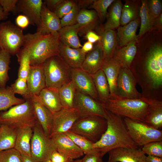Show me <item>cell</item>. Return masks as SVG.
<instances>
[{
  "mask_svg": "<svg viewBox=\"0 0 162 162\" xmlns=\"http://www.w3.org/2000/svg\"><path fill=\"white\" fill-rule=\"evenodd\" d=\"M107 114L106 129L100 139L93 143V148L103 157L114 148H138L131 137L122 118L108 111Z\"/></svg>",
  "mask_w": 162,
  "mask_h": 162,
  "instance_id": "1",
  "label": "cell"
},
{
  "mask_svg": "<svg viewBox=\"0 0 162 162\" xmlns=\"http://www.w3.org/2000/svg\"><path fill=\"white\" fill-rule=\"evenodd\" d=\"M60 42L58 32L43 34L36 32L25 34L22 47L29 54L30 65H38L59 54Z\"/></svg>",
  "mask_w": 162,
  "mask_h": 162,
  "instance_id": "2",
  "label": "cell"
},
{
  "mask_svg": "<svg viewBox=\"0 0 162 162\" xmlns=\"http://www.w3.org/2000/svg\"><path fill=\"white\" fill-rule=\"evenodd\" d=\"M142 97L137 99L110 98L104 105L107 111L122 118L144 122L148 104Z\"/></svg>",
  "mask_w": 162,
  "mask_h": 162,
  "instance_id": "3",
  "label": "cell"
},
{
  "mask_svg": "<svg viewBox=\"0 0 162 162\" xmlns=\"http://www.w3.org/2000/svg\"><path fill=\"white\" fill-rule=\"evenodd\" d=\"M0 113V124L15 129L26 127L33 128L37 122L30 99Z\"/></svg>",
  "mask_w": 162,
  "mask_h": 162,
  "instance_id": "4",
  "label": "cell"
},
{
  "mask_svg": "<svg viewBox=\"0 0 162 162\" xmlns=\"http://www.w3.org/2000/svg\"><path fill=\"white\" fill-rule=\"evenodd\" d=\"M71 69L59 54L48 59L44 63L46 87L58 88L70 81Z\"/></svg>",
  "mask_w": 162,
  "mask_h": 162,
  "instance_id": "5",
  "label": "cell"
},
{
  "mask_svg": "<svg viewBox=\"0 0 162 162\" xmlns=\"http://www.w3.org/2000/svg\"><path fill=\"white\" fill-rule=\"evenodd\" d=\"M107 127L106 119L98 116H89L79 118L69 131L94 143L100 139Z\"/></svg>",
  "mask_w": 162,
  "mask_h": 162,
  "instance_id": "6",
  "label": "cell"
},
{
  "mask_svg": "<svg viewBox=\"0 0 162 162\" xmlns=\"http://www.w3.org/2000/svg\"><path fill=\"white\" fill-rule=\"evenodd\" d=\"M123 119L131 137L138 147L152 142L162 141L161 130L155 129L144 122L127 118Z\"/></svg>",
  "mask_w": 162,
  "mask_h": 162,
  "instance_id": "7",
  "label": "cell"
},
{
  "mask_svg": "<svg viewBox=\"0 0 162 162\" xmlns=\"http://www.w3.org/2000/svg\"><path fill=\"white\" fill-rule=\"evenodd\" d=\"M31 141V157L39 162H45L50 159L52 153L57 150L52 139L45 133L37 122L33 128Z\"/></svg>",
  "mask_w": 162,
  "mask_h": 162,
  "instance_id": "8",
  "label": "cell"
},
{
  "mask_svg": "<svg viewBox=\"0 0 162 162\" xmlns=\"http://www.w3.org/2000/svg\"><path fill=\"white\" fill-rule=\"evenodd\" d=\"M25 34L22 30L10 21L0 23V48L10 55H16L23 47Z\"/></svg>",
  "mask_w": 162,
  "mask_h": 162,
  "instance_id": "9",
  "label": "cell"
},
{
  "mask_svg": "<svg viewBox=\"0 0 162 162\" xmlns=\"http://www.w3.org/2000/svg\"><path fill=\"white\" fill-rule=\"evenodd\" d=\"M73 108L78 112L80 117L98 116L106 119L107 117V111L104 104L76 91L74 100Z\"/></svg>",
  "mask_w": 162,
  "mask_h": 162,
  "instance_id": "10",
  "label": "cell"
},
{
  "mask_svg": "<svg viewBox=\"0 0 162 162\" xmlns=\"http://www.w3.org/2000/svg\"><path fill=\"white\" fill-rule=\"evenodd\" d=\"M146 73L151 86L154 88L162 85V47L155 45L149 51L145 64Z\"/></svg>",
  "mask_w": 162,
  "mask_h": 162,
  "instance_id": "11",
  "label": "cell"
},
{
  "mask_svg": "<svg viewBox=\"0 0 162 162\" xmlns=\"http://www.w3.org/2000/svg\"><path fill=\"white\" fill-rule=\"evenodd\" d=\"M136 80L130 69L121 68L117 84V97L137 99L142 97L136 88Z\"/></svg>",
  "mask_w": 162,
  "mask_h": 162,
  "instance_id": "12",
  "label": "cell"
},
{
  "mask_svg": "<svg viewBox=\"0 0 162 162\" xmlns=\"http://www.w3.org/2000/svg\"><path fill=\"white\" fill-rule=\"evenodd\" d=\"M80 117L79 114L74 108L63 107L53 114V124L50 137L69 131Z\"/></svg>",
  "mask_w": 162,
  "mask_h": 162,
  "instance_id": "13",
  "label": "cell"
},
{
  "mask_svg": "<svg viewBox=\"0 0 162 162\" xmlns=\"http://www.w3.org/2000/svg\"><path fill=\"white\" fill-rule=\"evenodd\" d=\"M71 80L76 91L99 100L92 75L80 68H71Z\"/></svg>",
  "mask_w": 162,
  "mask_h": 162,
  "instance_id": "14",
  "label": "cell"
},
{
  "mask_svg": "<svg viewBox=\"0 0 162 162\" xmlns=\"http://www.w3.org/2000/svg\"><path fill=\"white\" fill-rule=\"evenodd\" d=\"M108 153L107 162H147L146 156L139 148H118Z\"/></svg>",
  "mask_w": 162,
  "mask_h": 162,
  "instance_id": "15",
  "label": "cell"
},
{
  "mask_svg": "<svg viewBox=\"0 0 162 162\" xmlns=\"http://www.w3.org/2000/svg\"><path fill=\"white\" fill-rule=\"evenodd\" d=\"M29 99L37 122L46 134L50 137L52 127L53 114L37 99L35 95L31 96Z\"/></svg>",
  "mask_w": 162,
  "mask_h": 162,
  "instance_id": "16",
  "label": "cell"
},
{
  "mask_svg": "<svg viewBox=\"0 0 162 162\" xmlns=\"http://www.w3.org/2000/svg\"><path fill=\"white\" fill-rule=\"evenodd\" d=\"M27 82L29 95L28 99L31 96L38 95L41 91L46 87L44 64L30 66Z\"/></svg>",
  "mask_w": 162,
  "mask_h": 162,
  "instance_id": "17",
  "label": "cell"
},
{
  "mask_svg": "<svg viewBox=\"0 0 162 162\" xmlns=\"http://www.w3.org/2000/svg\"><path fill=\"white\" fill-rule=\"evenodd\" d=\"M51 138L57 151L67 157L73 160L83 155L82 150L65 133L56 135Z\"/></svg>",
  "mask_w": 162,
  "mask_h": 162,
  "instance_id": "18",
  "label": "cell"
},
{
  "mask_svg": "<svg viewBox=\"0 0 162 162\" xmlns=\"http://www.w3.org/2000/svg\"><path fill=\"white\" fill-rule=\"evenodd\" d=\"M43 2L41 0H18L16 6L18 13L27 16L30 24L38 27Z\"/></svg>",
  "mask_w": 162,
  "mask_h": 162,
  "instance_id": "19",
  "label": "cell"
},
{
  "mask_svg": "<svg viewBox=\"0 0 162 162\" xmlns=\"http://www.w3.org/2000/svg\"><path fill=\"white\" fill-rule=\"evenodd\" d=\"M62 28L60 19L46 7L43 2L40 15V23L36 32L43 34L58 32Z\"/></svg>",
  "mask_w": 162,
  "mask_h": 162,
  "instance_id": "20",
  "label": "cell"
},
{
  "mask_svg": "<svg viewBox=\"0 0 162 162\" xmlns=\"http://www.w3.org/2000/svg\"><path fill=\"white\" fill-rule=\"evenodd\" d=\"M104 60L101 46L98 41L93 49L86 54L80 68L92 75L101 69Z\"/></svg>",
  "mask_w": 162,
  "mask_h": 162,
  "instance_id": "21",
  "label": "cell"
},
{
  "mask_svg": "<svg viewBox=\"0 0 162 162\" xmlns=\"http://www.w3.org/2000/svg\"><path fill=\"white\" fill-rule=\"evenodd\" d=\"M148 104L144 122L157 129L162 128V101L161 100L142 97Z\"/></svg>",
  "mask_w": 162,
  "mask_h": 162,
  "instance_id": "22",
  "label": "cell"
},
{
  "mask_svg": "<svg viewBox=\"0 0 162 162\" xmlns=\"http://www.w3.org/2000/svg\"><path fill=\"white\" fill-rule=\"evenodd\" d=\"M121 68L113 58L105 59L102 66L101 69L105 75L110 87V98L117 97V82Z\"/></svg>",
  "mask_w": 162,
  "mask_h": 162,
  "instance_id": "23",
  "label": "cell"
},
{
  "mask_svg": "<svg viewBox=\"0 0 162 162\" xmlns=\"http://www.w3.org/2000/svg\"><path fill=\"white\" fill-rule=\"evenodd\" d=\"M59 54L71 68H80L86 55L82 52L81 48H72L60 42Z\"/></svg>",
  "mask_w": 162,
  "mask_h": 162,
  "instance_id": "24",
  "label": "cell"
},
{
  "mask_svg": "<svg viewBox=\"0 0 162 162\" xmlns=\"http://www.w3.org/2000/svg\"><path fill=\"white\" fill-rule=\"evenodd\" d=\"M35 96L37 99L53 114L59 111L63 107L61 104L58 88L46 87L38 95Z\"/></svg>",
  "mask_w": 162,
  "mask_h": 162,
  "instance_id": "25",
  "label": "cell"
},
{
  "mask_svg": "<svg viewBox=\"0 0 162 162\" xmlns=\"http://www.w3.org/2000/svg\"><path fill=\"white\" fill-rule=\"evenodd\" d=\"M98 17L94 10H80L78 14L76 23L79 27L78 35L84 36L89 31L96 28L98 23Z\"/></svg>",
  "mask_w": 162,
  "mask_h": 162,
  "instance_id": "26",
  "label": "cell"
},
{
  "mask_svg": "<svg viewBox=\"0 0 162 162\" xmlns=\"http://www.w3.org/2000/svg\"><path fill=\"white\" fill-rule=\"evenodd\" d=\"M140 23L139 18L125 25L120 26L117 28V40L120 46L123 47L132 42H138V36L136 33Z\"/></svg>",
  "mask_w": 162,
  "mask_h": 162,
  "instance_id": "27",
  "label": "cell"
},
{
  "mask_svg": "<svg viewBox=\"0 0 162 162\" xmlns=\"http://www.w3.org/2000/svg\"><path fill=\"white\" fill-rule=\"evenodd\" d=\"M100 36L99 41L103 52L104 59L112 58L116 50L117 44L116 32L114 30L105 29L101 28L98 30Z\"/></svg>",
  "mask_w": 162,
  "mask_h": 162,
  "instance_id": "28",
  "label": "cell"
},
{
  "mask_svg": "<svg viewBox=\"0 0 162 162\" xmlns=\"http://www.w3.org/2000/svg\"><path fill=\"white\" fill-rule=\"evenodd\" d=\"M16 130V137L14 148L22 155L31 157V144L33 128L26 127Z\"/></svg>",
  "mask_w": 162,
  "mask_h": 162,
  "instance_id": "29",
  "label": "cell"
},
{
  "mask_svg": "<svg viewBox=\"0 0 162 162\" xmlns=\"http://www.w3.org/2000/svg\"><path fill=\"white\" fill-rule=\"evenodd\" d=\"M135 42H132L127 45L116 50L113 58L121 68L130 69L131 65L137 52Z\"/></svg>",
  "mask_w": 162,
  "mask_h": 162,
  "instance_id": "30",
  "label": "cell"
},
{
  "mask_svg": "<svg viewBox=\"0 0 162 162\" xmlns=\"http://www.w3.org/2000/svg\"><path fill=\"white\" fill-rule=\"evenodd\" d=\"M79 29L77 24L62 27L58 32L60 42L72 48L81 47L78 35Z\"/></svg>",
  "mask_w": 162,
  "mask_h": 162,
  "instance_id": "31",
  "label": "cell"
},
{
  "mask_svg": "<svg viewBox=\"0 0 162 162\" xmlns=\"http://www.w3.org/2000/svg\"><path fill=\"white\" fill-rule=\"evenodd\" d=\"M92 76L99 100L104 104L110 97V87L105 75L100 69Z\"/></svg>",
  "mask_w": 162,
  "mask_h": 162,
  "instance_id": "32",
  "label": "cell"
},
{
  "mask_svg": "<svg viewBox=\"0 0 162 162\" xmlns=\"http://www.w3.org/2000/svg\"><path fill=\"white\" fill-rule=\"evenodd\" d=\"M141 3L139 1L127 0L123 5L120 21V26L125 25L140 18Z\"/></svg>",
  "mask_w": 162,
  "mask_h": 162,
  "instance_id": "33",
  "label": "cell"
},
{
  "mask_svg": "<svg viewBox=\"0 0 162 162\" xmlns=\"http://www.w3.org/2000/svg\"><path fill=\"white\" fill-rule=\"evenodd\" d=\"M123 4L121 0H114L109 8L106 17V21L103 28L114 30L120 25Z\"/></svg>",
  "mask_w": 162,
  "mask_h": 162,
  "instance_id": "34",
  "label": "cell"
},
{
  "mask_svg": "<svg viewBox=\"0 0 162 162\" xmlns=\"http://www.w3.org/2000/svg\"><path fill=\"white\" fill-rule=\"evenodd\" d=\"M11 86L0 88V111L7 110L25 101L24 99L17 98Z\"/></svg>",
  "mask_w": 162,
  "mask_h": 162,
  "instance_id": "35",
  "label": "cell"
},
{
  "mask_svg": "<svg viewBox=\"0 0 162 162\" xmlns=\"http://www.w3.org/2000/svg\"><path fill=\"white\" fill-rule=\"evenodd\" d=\"M16 137V130L9 126H0V152L14 148Z\"/></svg>",
  "mask_w": 162,
  "mask_h": 162,
  "instance_id": "36",
  "label": "cell"
},
{
  "mask_svg": "<svg viewBox=\"0 0 162 162\" xmlns=\"http://www.w3.org/2000/svg\"><path fill=\"white\" fill-rule=\"evenodd\" d=\"M146 0L141 1L140 12V27L138 38H140L148 32L151 31L154 27L155 20L150 15L148 10Z\"/></svg>",
  "mask_w": 162,
  "mask_h": 162,
  "instance_id": "37",
  "label": "cell"
},
{
  "mask_svg": "<svg viewBox=\"0 0 162 162\" xmlns=\"http://www.w3.org/2000/svg\"><path fill=\"white\" fill-rule=\"evenodd\" d=\"M76 91L71 80L58 88V93L63 107L73 108V102Z\"/></svg>",
  "mask_w": 162,
  "mask_h": 162,
  "instance_id": "38",
  "label": "cell"
},
{
  "mask_svg": "<svg viewBox=\"0 0 162 162\" xmlns=\"http://www.w3.org/2000/svg\"><path fill=\"white\" fill-rule=\"evenodd\" d=\"M65 133L82 150L84 154H98L101 155L96 149L93 148L94 143L85 137L69 130Z\"/></svg>",
  "mask_w": 162,
  "mask_h": 162,
  "instance_id": "39",
  "label": "cell"
},
{
  "mask_svg": "<svg viewBox=\"0 0 162 162\" xmlns=\"http://www.w3.org/2000/svg\"><path fill=\"white\" fill-rule=\"evenodd\" d=\"M16 55L19 64L18 77L27 80L31 66L29 54L25 49L22 47Z\"/></svg>",
  "mask_w": 162,
  "mask_h": 162,
  "instance_id": "40",
  "label": "cell"
},
{
  "mask_svg": "<svg viewBox=\"0 0 162 162\" xmlns=\"http://www.w3.org/2000/svg\"><path fill=\"white\" fill-rule=\"evenodd\" d=\"M11 55L6 51H0V88L5 87L9 80L8 72L10 69Z\"/></svg>",
  "mask_w": 162,
  "mask_h": 162,
  "instance_id": "41",
  "label": "cell"
},
{
  "mask_svg": "<svg viewBox=\"0 0 162 162\" xmlns=\"http://www.w3.org/2000/svg\"><path fill=\"white\" fill-rule=\"evenodd\" d=\"M114 0H94L89 8L94 9L99 19L104 21L106 18L107 10Z\"/></svg>",
  "mask_w": 162,
  "mask_h": 162,
  "instance_id": "42",
  "label": "cell"
},
{
  "mask_svg": "<svg viewBox=\"0 0 162 162\" xmlns=\"http://www.w3.org/2000/svg\"><path fill=\"white\" fill-rule=\"evenodd\" d=\"M142 147L141 149L145 154L162 158V141L152 142Z\"/></svg>",
  "mask_w": 162,
  "mask_h": 162,
  "instance_id": "43",
  "label": "cell"
},
{
  "mask_svg": "<svg viewBox=\"0 0 162 162\" xmlns=\"http://www.w3.org/2000/svg\"><path fill=\"white\" fill-rule=\"evenodd\" d=\"M0 162H23L22 155L14 148L0 152Z\"/></svg>",
  "mask_w": 162,
  "mask_h": 162,
  "instance_id": "44",
  "label": "cell"
},
{
  "mask_svg": "<svg viewBox=\"0 0 162 162\" xmlns=\"http://www.w3.org/2000/svg\"><path fill=\"white\" fill-rule=\"evenodd\" d=\"M80 9L76 3L71 10L60 19L61 27L75 24Z\"/></svg>",
  "mask_w": 162,
  "mask_h": 162,
  "instance_id": "45",
  "label": "cell"
},
{
  "mask_svg": "<svg viewBox=\"0 0 162 162\" xmlns=\"http://www.w3.org/2000/svg\"><path fill=\"white\" fill-rule=\"evenodd\" d=\"M10 86L15 94L21 95L25 100L29 98V95L26 80L18 77L15 82Z\"/></svg>",
  "mask_w": 162,
  "mask_h": 162,
  "instance_id": "46",
  "label": "cell"
},
{
  "mask_svg": "<svg viewBox=\"0 0 162 162\" xmlns=\"http://www.w3.org/2000/svg\"><path fill=\"white\" fill-rule=\"evenodd\" d=\"M75 3V1L63 0L55 9L53 12L60 19L68 14Z\"/></svg>",
  "mask_w": 162,
  "mask_h": 162,
  "instance_id": "47",
  "label": "cell"
},
{
  "mask_svg": "<svg viewBox=\"0 0 162 162\" xmlns=\"http://www.w3.org/2000/svg\"><path fill=\"white\" fill-rule=\"evenodd\" d=\"M147 8L151 16L154 19L161 14L162 4L160 0H149L147 1Z\"/></svg>",
  "mask_w": 162,
  "mask_h": 162,
  "instance_id": "48",
  "label": "cell"
},
{
  "mask_svg": "<svg viewBox=\"0 0 162 162\" xmlns=\"http://www.w3.org/2000/svg\"><path fill=\"white\" fill-rule=\"evenodd\" d=\"M18 0H0V4L4 12L16 15L18 13L16 4Z\"/></svg>",
  "mask_w": 162,
  "mask_h": 162,
  "instance_id": "49",
  "label": "cell"
},
{
  "mask_svg": "<svg viewBox=\"0 0 162 162\" xmlns=\"http://www.w3.org/2000/svg\"><path fill=\"white\" fill-rule=\"evenodd\" d=\"M15 23L16 26L22 30L27 28L30 24L28 17L22 14L17 16L15 19Z\"/></svg>",
  "mask_w": 162,
  "mask_h": 162,
  "instance_id": "50",
  "label": "cell"
},
{
  "mask_svg": "<svg viewBox=\"0 0 162 162\" xmlns=\"http://www.w3.org/2000/svg\"><path fill=\"white\" fill-rule=\"evenodd\" d=\"M50 159L52 162H71L73 160L57 150L52 153Z\"/></svg>",
  "mask_w": 162,
  "mask_h": 162,
  "instance_id": "51",
  "label": "cell"
},
{
  "mask_svg": "<svg viewBox=\"0 0 162 162\" xmlns=\"http://www.w3.org/2000/svg\"><path fill=\"white\" fill-rule=\"evenodd\" d=\"M103 156L99 154H85L81 159L82 162H104Z\"/></svg>",
  "mask_w": 162,
  "mask_h": 162,
  "instance_id": "52",
  "label": "cell"
},
{
  "mask_svg": "<svg viewBox=\"0 0 162 162\" xmlns=\"http://www.w3.org/2000/svg\"><path fill=\"white\" fill-rule=\"evenodd\" d=\"M87 41L94 44L99 41L100 39V36L93 31H89L84 36Z\"/></svg>",
  "mask_w": 162,
  "mask_h": 162,
  "instance_id": "53",
  "label": "cell"
},
{
  "mask_svg": "<svg viewBox=\"0 0 162 162\" xmlns=\"http://www.w3.org/2000/svg\"><path fill=\"white\" fill-rule=\"evenodd\" d=\"M63 0H45L44 3L46 7L50 11L53 12L55 9Z\"/></svg>",
  "mask_w": 162,
  "mask_h": 162,
  "instance_id": "54",
  "label": "cell"
},
{
  "mask_svg": "<svg viewBox=\"0 0 162 162\" xmlns=\"http://www.w3.org/2000/svg\"><path fill=\"white\" fill-rule=\"evenodd\" d=\"M94 0H79L75 1L80 10L89 8L94 2Z\"/></svg>",
  "mask_w": 162,
  "mask_h": 162,
  "instance_id": "55",
  "label": "cell"
},
{
  "mask_svg": "<svg viewBox=\"0 0 162 162\" xmlns=\"http://www.w3.org/2000/svg\"><path fill=\"white\" fill-rule=\"evenodd\" d=\"M94 46L93 44L87 41L82 46L81 49L83 52L86 54L93 49Z\"/></svg>",
  "mask_w": 162,
  "mask_h": 162,
  "instance_id": "56",
  "label": "cell"
},
{
  "mask_svg": "<svg viewBox=\"0 0 162 162\" xmlns=\"http://www.w3.org/2000/svg\"><path fill=\"white\" fill-rule=\"evenodd\" d=\"M154 27L158 29H162V14L156 18L155 20Z\"/></svg>",
  "mask_w": 162,
  "mask_h": 162,
  "instance_id": "57",
  "label": "cell"
},
{
  "mask_svg": "<svg viewBox=\"0 0 162 162\" xmlns=\"http://www.w3.org/2000/svg\"><path fill=\"white\" fill-rule=\"evenodd\" d=\"M147 162H162V158L148 155L146 156Z\"/></svg>",
  "mask_w": 162,
  "mask_h": 162,
  "instance_id": "58",
  "label": "cell"
},
{
  "mask_svg": "<svg viewBox=\"0 0 162 162\" xmlns=\"http://www.w3.org/2000/svg\"><path fill=\"white\" fill-rule=\"evenodd\" d=\"M9 14L4 12L0 4V21L7 19Z\"/></svg>",
  "mask_w": 162,
  "mask_h": 162,
  "instance_id": "59",
  "label": "cell"
},
{
  "mask_svg": "<svg viewBox=\"0 0 162 162\" xmlns=\"http://www.w3.org/2000/svg\"><path fill=\"white\" fill-rule=\"evenodd\" d=\"M22 157L23 162H40L36 161L31 157L22 155Z\"/></svg>",
  "mask_w": 162,
  "mask_h": 162,
  "instance_id": "60",
  "label": "cell"
},
{
  "mask_svg": "<svg viewBox=\"0 0 162 162\" xmlns=\"http://www.w3.org/2000/svg\"><path fill=\"white\" fill-rule=\"evenodd\" d=\"M71 162H82L81 159H78L74 160Z\"/></svg>",
  "mask_w": 162,
  "mask_h": 162,
  "instance_id": "61",
  "label": "cell"
},
{
  "mask_svg": "<svg viewBox=\"0 0 162 162\" xmlns=\"http://www.w3.org/2000/svg\"><path fill=\"white\" fill-rule=\"evenodd\" d=\"M45 162H52L51 160L50 159H49L46 161Z\"/></svg>",
  "mask_w": 162,
  "mask_h": 162,
  "instance_id": "62",
  "label": "cell"
},
{
  "mask_svg": "<svg viewBox=\"0 0 162 162\" xmlns=\"http://www.w3.org/2000/svg\"><path fill=\"white\" fill-rule=\"evenodd\" d=\"M1 50V48H0V51Z\"/></svg>",
  "mask_w": 162,
  "mask_h": 162,
  "instance_id": "63",
  "label": "cell"
},
{
  "mask_svg": "<svg viewBox=\"0 0 162 162\" xmlns=\"http://www.w3.org/2000/svg\"></svg>",
  "mask_w": 162,
  "mask_h": 162,
  "instance_id": "64",
  "label": "cell"
}]
</instances>
